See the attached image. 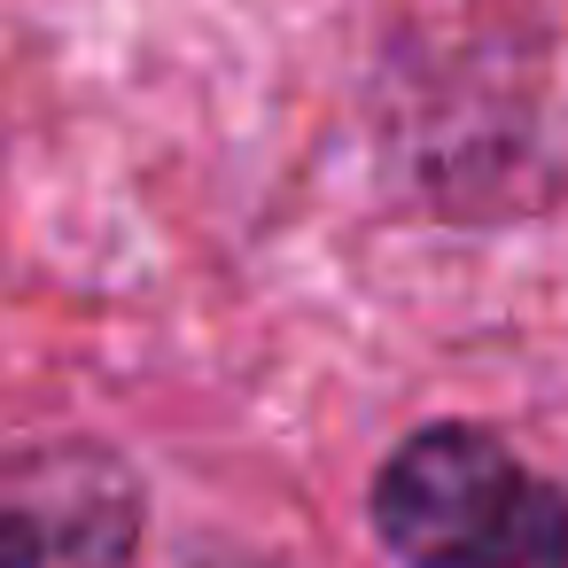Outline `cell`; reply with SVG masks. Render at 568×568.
<instances>
[{
  "mask_svg": "<svg viewBox=\"0 0 568 568\" xmlns=\"http://www.w3.org/2000/svg\"><path fill=\"white\" fill-rule=\"evenodd\" d=\"M149 483L94 436L0 444V568H133Z\"/></svg>",
  "mask_w": 568,
  "mask_h": 568,
  "instance_id": "obj_2",
  "label": "cell"
},
{
  "mask_svg": "<svg viewBox=\"0 0 568 568\" xmlns=\"http://www.w3.org/2000/svg\"><path fill=\"white\" fill-rule=\"evenodd\" d=\"M397 568H568V490L483 420H428L366 483Z\"/></svg>",
  "mask_w": 568,
  "mask_h": 568,
  "instance_id": "obj_1",
  "label": "cell"
}]
</instances>
